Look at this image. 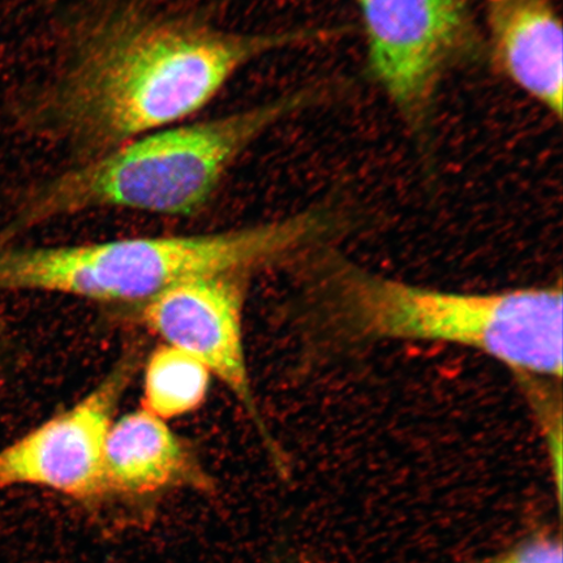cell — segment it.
Returning <instances> with one entry per match:
<instances>
[{
	"label": "cell",
	"mask_w": 563,
	"mask_h": 563,
	"mask_svg": "<svg viewBox=\"0 0 563 563\" xmlns=\"http://www.w3.org/2000/svg\"><path fill=\"white\" fill-rule=\"evenodd\" d=\"M346 26L243 32L159 0H86L69 19L42 115L73 164L206 110L252 63Z\"/></svg>",
	"instance_id": "6da1fadb"
},
{
	"label": "cell",
	"mask_w": 563,
	"mask_h": 563,
	"mask_svg": "<svg viewBox=\"0 0 563 563\" xmlns=\"http://www.w3.org/2000/svg\"><path fill=\"white\" fill-rule=\"evenodd\" d=\"M308 288L317 325L338 344L439 341L484 352L519 377L562 378V288L460 294L402 284L330 252Z\"/></svg>",
	"instance_id": "7a4b0ae2"
},
{
	"label": "cell",
	"mask_w": 563,
	"mask_h": 563,
	"mask_svg": "<svg viewBox=\"0 0 563 563\" xmlns=\"http://www.w3.org/2000/svg\"><path fill=\"white\" fill-rule=\"evenodd\" d=\"M340 82L308 84L273 100L188 121L130 141L56 176L31 221L98 210L188 218L206 211L246 152L274 126L338 95Z\"/></svg>",
	"instance_id": "3957f363"
},
{
	"label": "cell",
	"mask_w": 563,
	"mask_h": 563,
	"mask_svg": "<svg viewBox=\"0 0 563 563\" xmlns=\"http://www.w3.org/2000/svg\"><path fill=\"white\" fill-rule=\"evenodd\" d=\"M330 206L250 227L174 236L0 251V291L70 295L98 302L147 300L187 279L253 273L294 262L333 232Z\"/></svg>",
	"instance_id": "277c9868"
},
{
	"label": "cell",
	"mask_w": 563,
	"mask_h": 563,
	"mask_svg": "<svg viewBox=\"0 0 563 563\" xmlns=\"http://www.w3.org/2000/svg\"><path fill=\"white\" fill-rule=\"evenodd\" d=\"M365 70L382 89L432 170L435 110L449 74L485 60L475 0H354Z\"/></svg>",
	"instance_id": "5b68a950"
},
{
	"label": "cell",
	"mask_w": 563,
	"mask_h": 563,
	"mask_svg": "<svg viewBox=\"0 0 563 563\" xmlns=\"http://www.w3.org/2000/svg\"><path fill=\"white\" fill-rule=\"evenodd\" d=\"M139 365L122 356L86 397L0 449V489L37 487L84 505L103 501L106 435Z\"/></svg>",
	"instance_id": "8992f818"
},
{
	"label": "cell",
	"mask_w": 563,
	"mask_h": 563,
	"mask_svg": "<svg viewBox=\"0 0 563 563\" xmlns=\"http://www.w3.org/2000/svg\"><path fill=\"white\" fill-rule=\"evenodd\" d=\"M249 278L213 274L180 282L141 305L140 321L165 344L187 352L211 377L220 379L276 454L245 357L243 308Z\"/></svg>",
	"instance_id": "52a82bcc"
},
{
	"label": "cell",
	"mask_w": 563,
	"mask_h": 563,
	"mask_svg": "<svg viewBox=\"0 0 563 563\" xmlns=\"http://www.w3.org/2000/svg\"><path fill=\"white\" fill-rule=\"evenodd\" d=\"M484 62L562 119L563 32L552 0H484Z\"/></svg>",
	"instance_id": "ba28073f"
},
{
	"label": "cell",
	"mask_w": 563,
	"mask_h": 563,
	"mask_svg": "<svg viewBox=\"0 0 563 563\" xmlns=\"http://www.w3.org/2000/svg\"><path fill=\"white\" fill-rule=\"evenodd\" d=\"M102 476L104 499L144 501L175 489H214L186 442L143 408L112 422L104 440Z\"/></svg>",
	"instance_id": "9c48e42d"
},
{
	"label": "cell",
	"mask_w": 563,
	"mask_h": 563,
	"mask_svg": "<svg viewBox=\"0 0 563 563\" xmlns=\"http://www.w3.org/2000/svg\"><path fill=\"white\" fill-rule=\"evenodd\" d=\"M211 378L197 358L164 344L146 361L143 410L165 421L186 417L206 404Z\"/></svg>",
	"instance_id": "30bf717a"
},
{
	"label": "cell",
	"mask_w": 563,
	"mask_h": 563,
	"mask_svg": "<svg viewBox=\"0 0 563 563\" xmlns=\"http://www.w3.org/2000/svg\"><path fill=\"white\" fill-rule=\"evenodd\" d=\"M461 563H563L561 532L538 530L492 558Z\"/></svg>",
	"instance_id": "8fae6325"
}]
</instances>
